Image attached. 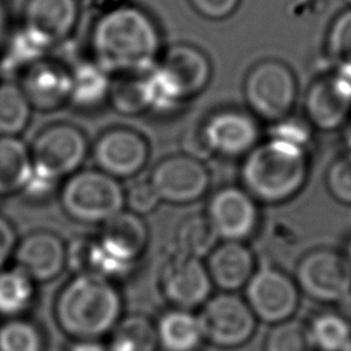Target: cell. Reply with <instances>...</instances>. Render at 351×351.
I'll return each mask as SVG.
<instances>
[{"instance_id":"obj_2","label":"cell","mask_w":351,"mask_h":351,"mask_svg":"<svg viewBox=\"0 0 351 351\" xmlns=\"http://www.w3.org/2000/svg\"><path fill=\"white\" fill-rule=\"evenodd\" d=\"M308 173L304 149L269 140L258 144L243 160V188L261 203L277 204L296 196Z\"/></svg>"},{"instance_id":"obj_39","label":"cell","mask_w":351,"mask_h":351,"mask_svg":"<svg viewBox=\"0 0 351 351\" xmlns=\"http://www.w3.org/2000/svg\"><path fill=\"white\" fill-rule=\"evenodd\" d=\"M184 143H185L186 155H189L192 158H196V159L202 160V159L208 158L210 155H213L207 143H206V138L203 136L202 125L193 126L191 130H188L186 134H185Z\"/></svg>"},{"instance_id":"obj_14","label":"cell","mask_w":351,"mask_h":351,"mask_svg":"<svg viewBox=\"0 0 351 351\" xmlns=\"http://www.w3.org/2000/svg\"><path fill=\"white\" fill-rule=\"evenodd\" d=\"M149 154L147 140L136 130L114 128L106 130L95 143L93 158L100 171L114 178L137 174Z\"/></svg>"},{"instance_id":"obj_23","label":"cell","mask_w":351,"mask_h":351,"mask_svg":"<svg viewBox=\"0 0 351 351\" xmlns=\"http://www.w3.org/2000/svg\"><path fill=\"white\" fill-rule=\"evenodd\" d=\"M156 333L165 351H196L204 340L199 318L191 310L176 308L163 314Z\"/></svg>"},{"instance_id":"obj_25","label":"cell","mask_w":351,"mask_h":351,"mask_svg":"<svg viewBox=\"0 0 351 351\" xmlns=\"http://www.w3.org/2000/svg\"><path fill=\"white\" fill-rule=\"evenodd\" d=\"M307 332L313 348L318 351H344L351 341V325L339 313L324 311L311 318Z\"/></svg>"},{"instance_id":"obj_21","label":"cell","mask_w":351,"mask_h":351,"mask_svg":"<svg viewBox=\"0 0 351 351\" xmlns=\"http://www.w3.org/2000/svg\"><path fill=\"white\" fill-rule=\"evenodd\" d=\"M148 230L143 219L132 211H121L104 222L99 240L103 250L115 259L133 263L145 250Z\"/></svg>"},{"instance_id":"obj_3","label":"cell","mask_w":351,"mask_h":351,"mask_svg":"<svg viewBox=\"0 0 351 351\" xmlns=\"http://www.w3.org/2000/svg\"><path fill=\"white\" fill-rule=\"evenodd\" d=\"M121 307L119 293L107 278L77 274L59 293L55 315L66 333L92 340L118 324Z\"/></svg>"},{"instance_id":"obj_5","label":"cell","mask_w":351,"mask_h":351,"mask_svg":"<svg viewBox=\"0 0 351 351\" xmlns=\"http://www.w3.org/2000/svg\"><path fill=\"white\" fill-rule=\"evenodd\" d=\"M60 202L63 210L77 221L106 222L122 211L125 193L114 177L100 170H84L66 181Z\"/></svg>"},{"instance_id":"obj_42","label":"cell","mask_w":351,"mask_h":351,"mask_svg":"<svg viewBox=\"0 0 351 351\" xmlns=\"http://www.w3.org/2000/svg\"><path fill=\"white\" fill-rule=\"evenodd\" d=\"M70 351H108V350L93 340H82L74 344Z\"/></svg>"},{"instance_id":"obj_40","label":"cell","mask_w":351,"mask_h":351,"mask_svg":"<svg viewBox=\"0 0 351 351\" xmlns=\"http://www.w3.org/2000/svg\"><path fill=\"white\" fill-rule=\"evenodd\" d=\"M56 182L58 181H53V180H51L48 177H44V176L38 174V173L32 171V176L29 177V180L25 184L22 191L27 196H30L33 199H41V197H44V196H47L48 193L52 192V189L55 188Z\"/></svg>"},{"instance_id":"obj_11","label":"cell","mask_w":351,"mask_h":351,"mask_svg":"<svg viewBox=\"0 0 351 351\" xmlns=\"http://www.w3.org/2000/svg\"><path fill=\"white\" fill-rule=\"evenodd\" d=\"M151 185L160 200L186 204L199 200L210 186L204 163L186 154L162 159L152 170Z\"/></svg>"},{"instance_id":"obj_20","label":"cell","mask_w":351,"mask_h":351,"mask_svg":"<svg viewBox=\"0 0 351 351\" xmlns=\"http://www.w3.org/2000/svg\"><path fill=\"white\" fill-rule=\"evenodd\" d=\"M206 267L214 285L223 292H234L252 277L255 258L245 243L223 240L207 255Z\"/></svg>"},{"instance_id":"obj_19","label":"cell","mask_w":351,"mask_h":351,"mask_svg":"<svg viewBox=\"0 0 351 351\" xmlns=\"http://www.w3.org/2000/svg\"><path fill=\"white\" fill-rule=\"evenodd\" d=\"M18 267L33 281L55 278L66 265L67 251L63 241L48 232H36L26 236L14 251Z\"/></svg>"},{"instance_id":"obj_30","label":"cell","mask_w":351,"mask_h":351,"mask_svg":"<svg viewBox=\"0 0 351 351\" xmlns=\"http://www.w3.org/2000/svg\"><path fill=\"white\" fill-rule=\"evenodd\" d=\"M143 75H118L111 82L108 100L117 112L136 115L148 111Z\"/></svg>"},{"instance_id":"obj_37","label":"cell","mask_w":351,"mask_h":351,"mask_svg":"<svg viewBox=\"0 0 351 351\" xmlns=\"http://www.w3.org/2000/svg\"><path fill=\"white\" fill-rule=\"evenodd\" d=\"M125 202H128L132 213L145 214L152 211L158 206L160 199L151 182L147 181L133 185L125 196Z\"/></svg>"},{"instance_id":"obj_18","label":"cell","mask_w":351,"mask_h":351,"mask_svg":"<svg viewBox=\"0 0 351 351\" xmlns=\"http://www.w3.org/2000/svg\"><path fill=\"white\" fill-rule=\"evenodd\" d=\"M304 110L313 126L329 132L346 123L351 111V99L336 74L326 75L308 88Z\"/></svg>"},{"instance_id":"obj_32","label":"cell","mask_w":351,"mask_h":351,"mask_svg":"<svg viewBox=\"0 0 351 351\" xmlns=\"http://www.w3.org/2000/svg\"><path fill=\"white\" fill-rule=\"evenodd\" d=\"M307 325L289 318L278 322L269 330L263 351H311Z\"/></svg>"},{"instance_id":"obj_41","label":"cell","mask_w":351,"mask_h":351,"mask_svg":"<svg viewBox=\"0 0 351 351\" xmlns=\"http://www.w3.org/2000/svg\"><path fill=\"white\" fill-rule=\"evenodd\" d=\"M16 248V236L11 223L0 217V267Z\"/></svg>"},{"instance_id":"obj_1","label":"cell","mask_w":351,"mask_h":351,"mask_svg":"<svg viewBox=\"0 0 351 351\" xmlns=\"http://www.w3.org/2000/svg\"><path fill=\"white\" fill-rule=\"evenodd\" d=\"M90 45L95 62L111 75H143L158 63L162 37L148 12L125 3L97 18Z\"/></svg>"},{"instance_id":"obj_4","label":"cell","mask_w":351,"mask_h":351,"mask_svg":"<svg viewBox=\"0 0 351 351\" xmlns=\"http://www.w3.org/2000/svg\"><path fill=\"white\" fill-rule=\"evenodd\" d=\"M211 77L206 53L191 44H174L143 75L148 111L169 112L200 93Z\"/></svg>"},{"instance_id":"obj_12","label":"cell","mask_w":351,"mask_h":351,"mask_svg":"<svg viewBox=\"0 0 351 351\" xmlns=\"http://www.w3.org/2000/svg\"><path fill=\"white\" fill-rule=\"evenodd\" d=\"M218 239L245 241L259 225L258 202L240 186L218 189L207 204L206 213Z\"/></svg>"},{"instance_id":"obj_36","label":"cell","mask_w":351,"mask_h":351,"mask_svg":"<svg viewBox=\"0 0 351 351\" xmlns=\"http://www.w3.org/2000/svg\"><path fill=\"white\" fill-rule=\"evenodd\" d=\"M269 140L281 141L284 144L306 151L311 140L310 125L303 119L288 115L280 121L273 122L269 130Z\"/></svg>"},{"instance_id":"obj_10","label":"cell","mask_w":351,"mask_h":351,"mask_svg":"<svg viewBox=\"0 0 351 351\" xmlns=\"http://www.w3.org/2000/svg\"><path fill=\"white\" fill-rule=\"evenodd\" d=\"M244 288L247 304L256 319L266 324L276 325L292 318L299 306L300 291L295 280L270 265L255 269Z\"/></svg>"},{"instance_id":"obj_26","label":"cell","mask_w":351,"mask_h":351,"mask_svg":"<svg viewBox=\"0 0 351 351\" xmlns=\"http://www.w3.org/2000/svg\"><path fill=\"white\" fill-rule=\"evenodd\" d=\"M218 236L206 214H192L181 221L176 233L178 254L197 258L208 255Z\"/></svg>"},{"instance_id":"obj_28","label":"cell","mask_w":351,"mask_h":351,"mask_svg":"<svg viewBox=\"0 0 351 351\" xmlns=\"http://www.w3.org/2000/svg\"><path fill=\"white\" fill-rule=\"evenodd\" d=\"M156 326L145 317L130 315L117 324L108 351H155Z\"/></svg>"},{"instance_id":"obj_45","label":"cell","mask_w":351,"mask_h":351,"mask_svg":"<svg viewBox=\"0 0 351 351\" xmlns=\"http://www.w3.org/2000/svg\"><path fill=\"white\" fill-rule=\"evenodd\" d=\"M346 258H347V261H348V263H350V266H351V243H350V245H348V250H347Z\"/></svg>"},{"instance_id":"obj_34","label":"cell","mask_w":351,"mask_h":351,"mask_svg":"<svg viewBox=\"0 0 351 351\" xmlns=\"http://www.w3.org/2000/svg\"><path fill=\"white\" fill-rule=\"evenodd\" d=\"M38 329L23 319H11L0 326V351H41Z\"/></svg>"},{"instance_id":"obj_33","label":"cell","mask_w":351,"mask_h":351,"mask_svg":"<svg viewBox=\"0 0 351 351\" xmlns=\"http://www.w3.org/2000/svg\"><path fill=\"white\" fill-rule=\"evenodd\" d=\"M326 52L336 69H351V8L339 14L330 25Z\"/></svg>"},{"instance_id":"obj_47","label":"cell","mask_w":351,"mask_h":351,"mask_svg":"<svg viewBox=\"0 0 351 351\" xmlns=\"http://www.w3.org/2000/svg\"><path fill=\"white\" fill-rule=\"evenodd\" d=\"M346 1H347V3H348V4H351V0H346Z\"/></svg>"},{"instance_id":"obj_38","label":"cell","mask_w":351,"mask_h":351,"mask_svg":"<svg viewBox=\"0 0 351 351\" xmlns=\"http://www.w3.org/2000/svg\"><path fill=\"white\" fill-rule=\"evenodd\" d=\"M192 7L210 19H223L239 5L240 0H189Z\"/></svg>"},{"instance_id":"obj_7","label":"cell","mask_w":351,"mask_h":351,"mask_svg":"<svg viewBox=\"0 0 351 351\" xmlns=\"http://www.w3.org/2000/svg\"><path fill=\"white\" fill-rule=\"evenodd\" d=\"M293 280L299 291L317 302L337 303L351 296V266L346 255L329 248L303 255Z\"/></svg>"},{"instance_id":"obj_9","label":"cell","mask_w":351,"mask_h":351,"mask_svg":"<svg viewBox=\"0 0 351 351\" xmlns=\"http://www.w3.org/2000/svg\"><path fill=\"white\" fill-rule=\"evenodd\" d=\"M197 318L204 340L221 348L245 344L252 337L258 321L245 299L233 292H222L207 299Z\"/></svg>"},{"instance_id":"obj_46","label":"cell","mask_w":351,"mask_h":351,"mask_svg":"<svg viewBox=\"0 0 351 351\" xmlns=\"http://www.w3.org/2000/svg\"><path fill=\"white\" fill-rule=\"evenodd\" d=\"M344 351H351V341L348 343V346H347V348Z\"/></svg>"},{"instance_id":"obj_43","label":"cell","mask_w":351,"mask_h":351,"mask_svg":"<svg viewBox=\"0 0 351 351\" xmlns=\"http://www.w3.org/2000/svg\"><path fill=\"white\" fill-rule=\"evenodd\" d=\"M8 33V12L3 3H0V45L5 43Z\"/></svg>"},{"instance_id":"obj_22","label":"cell","mask_w":351,"mask_h":351,"mask_svg":"<svg viewBox=\"0 0 351 351\" xmlns=\"http://www.w3.org/2000/svg\"><path fill=\"white\" fill-rule=\"evenodd\" d=\"M71 93L69 103L78 108L89 110L108 100L111 74L95 60H85L70 69Z\"/></svg>"},{"instance_id":"obj_29","label":"cell","mask_w":351,"mask_h":351,"mask_svg":"<svg viewBox=\"0 0 351 351\" xmlns=\"http://www.w3.org/2000/svg\"><path fill=\"white\" fill-rule=\"evenodd\" d=\"M33 280L18 266L0 271V314L12 317L26 310L33 299Z\"/></svg>"},{"instance_id":"obj_8","label":"cell","mask_w":351,"mask_h":351,"mask_svg":"<svg viewBox=\"0 0 351 351\" xmlns=\"http://www.w3.org/2000/svg\"><path fill=\"white\" fill-rule=\"evenodd\" d=\"M86 152L88 141L81 129L70 123H53L41 130L30 147L33 171L58 181L73 174Z\"/></svg>"},{"instance_id":"obj_17","label":"cell","mask_w":351,"mask_h":351,"mask_svg":"<svg viewBox=\"0 0 351 351\" xmlns=\"http://www.w3.org/2000/svg\"><path fill=\"white\" fill-rule=\"evenodd\" d=\"M19 86L32 108L52 111L70 100L71 73L62 63L44 58L22 73Z\"/></svg>"},{"instance_id":"obj_16","label":"cell","mask_w":351,"mask_h":351,"mask_svg":"<svg viewBox=\"0 0 351 351\" xmlns=\"http://www.w3.org/2000/svg\"><path fill=\"white\" fill-rule=\"evenodd\" d=\"M160 287L166 299L177 308L192 310L207 302L213 282L200 259L177 252L162 269Z\"/></svg>"},{"instance_id":"obj_24","label":"cell","mask_w":351,"mask_h":351,"mask_svg":"<svg viewBox=\"0 0 351 351\" xmlns=\"http://www.w3.org/2000/svg\"><path fill=\"white\" fill-rule=\"evenodd\" d=\"M32 171L30 148L15 136H0V195L22 191Z\"/></svg>"},{"instance_id":"obj_27","label":"cell","mask_w":351,"mask_h":351,"mask_svg":"<svg viewBox=\"0 0 351 351\" xmlns=\"http://www.w3.org/2000/svg\"><path fill=\"white\" fill-rule=\"evenodd\" d=\"M32 110L19 84L0 82V136L18 137L27 126Z\"/></svg>"},{"instance_id":"obj_44","label":"cell","mask_w":351,"mask_h":351,"mask_svg":"<svg viewBox=\"0 0 351 351\" xmlns=\"http://www.w3.org/2000/svg\"><path fill=\"white\" fill-rule=\"evenodd\" d=\"M344 141L347 145V152H351V125H350V128H347V130L344 133Z\"/></svg>"},{"instance_id":"obj_31","label":"cell","mask_w":351,"mask_h":351,"mask_svg":"<svg viewBox=\"0 0 351 351\" xmlns=\"http://www.w3.org/2000/svg\"><path fill=\"white\" fill-rule=\"evenodd\" d=\"M47 49L36 44L29 36L19 27L11 33L5 40V49L0 62V70L4 71H21L23 73L27 67L45 58Z\"/></svg>"},{"instance_id":"obj_35","label":"cell","mask_w":351,"mask_h":351,"mask_svg":"<svg viewBox=\"0 0 351 351\" xmlns=\"http://www.w3.org/2000/svg\"><path fill=\"white\" fill-rule=\"evenodd\" d=\"M325 181L333 199L351 206V152L336 158L330 163Z\"/></svg>"},{"instance_id":"obj_13","label":"cell","mask_w":351,"mask_h":351,"mask_svg":"<svg viewBox=\"0 0 351 351\" xmlns=\"http://www.w3.org/2000/svg\"><path fill=\"white\" fill-rule=\"evenodd\" d=\"M80 18L78 0H27L21 29L44 49L63 43Z\"/></svg>"},{"instance_id":"obj_6","label":"cell","mask_w":351,"mask_h":351,"mask_svg":"<svg viewBox=\"0 0 351 351\" xmlns=\"http://www.w3.org/2000/svg\"><path fill=\"white\" fill-rule=\"evenodd\" d=\"M244 96L254 114L271 123L280 121L289 115L295 104V75L278 60H263L247 74Z\"/></svg>"},{"instance_id":"obj_15","label":"cell","mask_w":351,"mask_h":351,"mask_svg":"<svg viewBox=\"0 0 351 351\" xmlns=\"http://www.w3.org/2000/svg\"><path fill=\"white\" fill-rule=\"evenodd\" d=\"M203 136L211 151L226 158L245 156L259 143L256 119L239 110H221L202 123Z\"/></svg>"}]
</instances>
